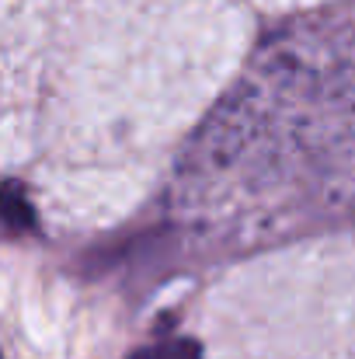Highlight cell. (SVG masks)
<instances>
[{
	"label": "cell",
	"mask_w": 355,
	"mask_h": 359,
	"mask_svg": "<svg viewBox=\"0 0 355 359\" xmlns=\"http://www.w3.org/2000/svg\"><path fill=\"white\" fill-rule=\"evenodd\" d=\"M132 359H199V349L188 339H167V342H157V346L139 349Z\"/></svg>",
	"instance_id": "obj_2"
},
{
	"label": "cell",
	"mask_w": 355,
	"mask_h": 359,
	"mask_svg": "<svg viewBox=\"0 0 355 359\" xmlns=\"http://www.w3.org/2000/svg\"><path fill=\"white\" fill-rule=\"evenodd\" d=\"M4 220H7V231L11 234L32 227V206L21 196V185L18 182H7V189H4Z\"/></svg>",
	"instance_id": "obj_1"
}]
</instances>
